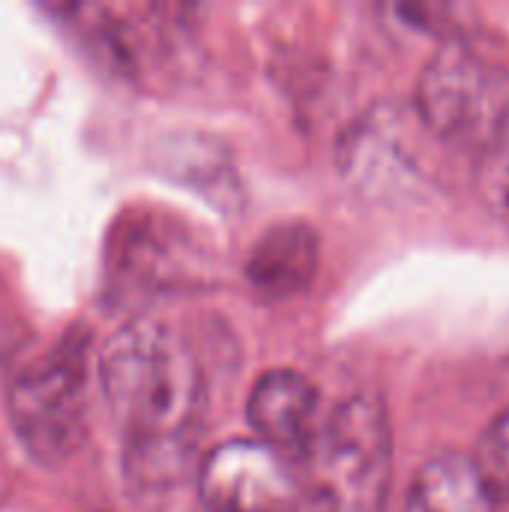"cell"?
Wrapping results in <instances>:
<instances>
[{
	"label": "cell",
	"instance_id": "obj_1",
	"mask_svg": "<svg viewBox=\"0 0 509 512\" xmlns=\"http://www.w3.org/2000/svg\"><path fill=\"white\" fill-rule=\"evenodd\" d=\"M96 375L132 486L144 492L177 486L192 465L207 411V381L195 351L165 321L138 318L102 345Z\"/></svg>",
	"mask_w": 509,
	"mask_h": 512
},
{
	"label": "cell",
	"instance_id": "obj_2",
	"mask_svg": "<svg viewBox=\"0 0 509 512\" xmlns=\"http://www.w3.org/2000/svg\"><path fill=\"white\" fill-rule=\"evenodd\" d=\"M315 512H384L393 480V432L381 399L339 402L300 462Z\"/></svg>",
	"mask_w": 509,
	"mask_h": 512
},
{
	"label": "cell",
	"instance_id": "obj_3",
	"mask_svg": "<svg viewBox=\"0 0 509 512\" xmlns=\"http://www.w3.org/2000/svg\"><path fill=\"white\" fill-rule=\"evenodd\" d=\"M9 423L42 465H63L87 438V336L69 333L15 375L6 393Z\"/></svg>",
	"mask_w": 509,
	"mask_h": 512
},
{
	"label": "cell",
	"instance_id": "obj_4",
	"mask_svg": "<svg viewBox=\"0 0 509 512\" xmlns=\"http://www.w3.org/2000/svg\"><path fill=\"white\" fill-rule=\"evenodd\" d=\"M417 111L438 141L477 156L509 120V75L462 42H447L420 75Z\"/></svg>",
	"mask_w": 509,
	"mask_h": 512
},
{
	"label": "cell",
	"instance_id": "obj_5",
	"mask_svg": "<svg viewBox=\"0 0 509 512\" xmlns=\"http://www.w3.org/2000/svg\"><path fill=\"white\" fill-rule=\"evenodd\" d=\"M198 498L207 512H294L297 483L279 453L261 441L234 438L204 456Z\"/></svg>",
	"mask_w": 509,
	"mask_h": 512
},
{
	"label": "cell",
	"instance_id": "obj_6",
	"mask_svg": "<svg viewBox=\"0 0 509 512\" xmlns=\"http://www.w3.org/2000/svg\"><path fill=\"white\" fill-rule=\"evenodd\" d=\"M246 417L264 447L285 462H303L318 432V390L294 369H273L255 381Z\"/></svg>",
	"mask_w": 509,
	"mask_h": 512
},
{
	"label": "cell",
	"instance_id": "obj_7",
	"mask_svg": "<svg viewBox=\"0 0 509 512\" xmlns=\"http://www.w3.org/2000/svg\"><path fill=\"white\" fill-rule=\"evenodd\" d=\"M318 270V237L306 225H279L267 231L249 258V279L270 297H285L312 282Z\"/></svg>",
	"mask_w": 509,
	"mask_h": 512
},
{
	"label": "cell",
	"instance_id": "obj_8",
	"mask_svg": "<svg viewBox=\"0 0 509 512\" xmlns=\"http://www.w3.org/2000/svg\"><path fill=\"white\" fill-rule=\"evenodd\" d=\"M408 512H495L471 456H438L414 480Z\"/></svg>",
	"mask_w": 509,
	"mask_h": 512
},
{
	"label": "cell",
	"instance_id": "obj_9",
	"mask_svg": "<svg viewBox=\"0 0 509 512\" xmlns=\"http://www.w3.org/2000/svg\"><path fill=\"white\" fill-rule=\"evenodd\" d=\"M477 189L486 207L509 228V120L495 132V138L474 156Z\"/></svg>",
	"mask_w": 509,
	"mask_h": 512
},
{
	"label": "cell",
	"instance_id": "obj_10",
	"mask_svg": "<svg viewBox=\"0 0 509 512\" xmlns=\"http://www.w3.org/2000/svg\"><path fill=\"white\" fill-rule=\"evenodd\" d=\"M486 492L495 504H509V411L501 414L480 441L477 456H471Z\"/></svg>",
	"mask_w": 509,
	"mask_h": 512
}]
</instances>
